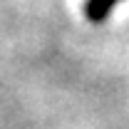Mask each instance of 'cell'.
Listing matches in <instances>:
<instances>
[{"label": "cell", "mask_w": 129, "mask_h": 129, "mask_svg": "<svg viewBox=\"0 0 129 129\" xmlns=\"http://www.w3.org/2000/svg\"><path fill=\"white\" fill-rule=\"evenodd\" d=\"M119 3L122 0H84V17L89 22H94V25L97 22H104Z\"/></svg>", "instance_id": "6da1fadb"}]
</instances>
